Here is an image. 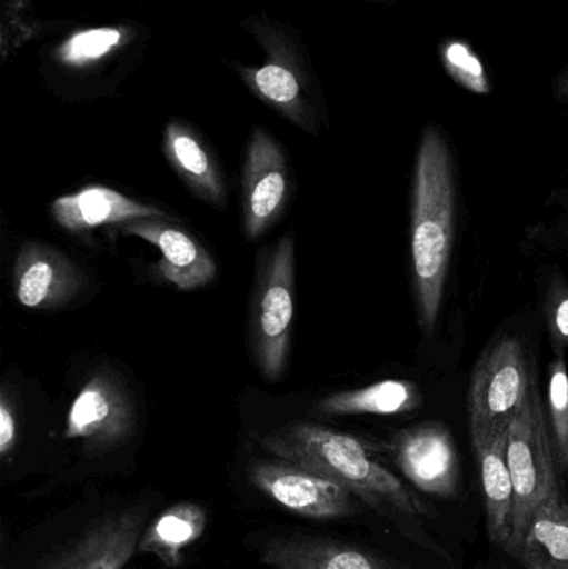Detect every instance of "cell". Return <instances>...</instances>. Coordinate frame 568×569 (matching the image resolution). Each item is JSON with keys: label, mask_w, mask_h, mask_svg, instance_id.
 <instances>
[{"label": "cell", "mask_w": 568, "mask_h": 569, "mask_svg": "<svg viewBox=\"0 0 568 569\" xmlns=\"http://www.w3.org/2000/svg\"><path fill=\"white\" fill-rule=\"evenodd\" d=\"M272 457L317 471L352 491L359 501L400 528L419 547L444 553L430 540L422 500L383 467L367 441L316 423H290L260 438Z\"/></svg>", "instance_id": "6da1fadb"}, {"label": "cell", "mask_w": 568, "mask_h": 569, "mask_svg": "<svg viewBox=\"0 0 568 569\" xmlns=\"http://www.w3.org/2000/svg\"><path fill=\"white\" fill-rule=\"evenodd\" d=\"M457 192L452 156L439 127L427 126L417 150L412 186V276L423 333L439 320L452 260Z\"/></svg>", "instance_id": "7a4b0ae2"}, {"label": "cell", "mask_w": 568, "mask_h": 569, "mask_svg": "<svg viewBox=\"0 0 568 569\" xmlns=\"http://www.w3.org/2000/svg\"><path fill=\"white\" fill-rule=\"evenodd\" d=\"M296 315V246L282 237L262 250L257 262L256 290L250 307V350L266 380L277 381L286 370Z\"/></svg>", "instance_id": "3957f363"}, {"label": "cell", "mask_w": 568, "mask_h": 569, "mask_svg": "<svg viewBox=\"0 0 568 569\" xmlns=\"http://www.w3.org/2000/svg\"><path fill=\"white\" fill-rule=\"evenodd\" d=\"M507 461L516 500L509 550V557L514 558L537 511L562 500L542 398L536 383L516 417L510 420Z\"/></svg>", "instance_id": "277c9868"}, {"label": "cell", "mask_w": 568, "mask_h": 569, "mask_svg": "<svg viewBox=\"0 0 568 569\" xmlns=\"http://www.w3.org/2000/svg\"><path fill=\"white\" fill-rule=\"evenodd\" d=\"M534 383L526 345L517 337L496 341L477 361L470 380L467 408L472 445L507 430Z\"/></svg>", "instance_id": "5b68a950"}, {"label": "cell", "mask_w": 568, "mask_h": 569, "mask_svg": "<svg viewBox=\"0 0 568 569\" xmlns=\"http://www.w3.org/2000/svg\"><path fill=\"white\" fill-rule=\"evenodd\" d=\"M249 480L273 503L309 520H342L359 511V498L352 491L292 461H256L250 465Z\"/></svg>", "instance_id": "8992f818"}, {"label": "cell", "mask_w": 568, "mask_h": 569, "mask_svg": "<svg viewBox=\"0 0 568 569\" xmlns=\"http://www.w3.org/2000/svg\"><path fill=\"white\" fill-rule=\"evenodd\" d=\"M136 423V408L126 388L110 373H96L72 401L66 437L82 441L87 453H107L130 440Z\"/></svg>", "instance_id": "52a82bcc"}, {"label": "cell", "mask_w": 568, "mask_h": 569, "mask_svg": "<svg viewBox=\"0 0 568 569\" xmlns=\"http://www.w3.org/2000/svg\"><path fill=\"white\" fill-rule=\"evenodd\" d=\"M400 473L417 490L439 498L456 497L460 461L449 428L437 421L400 430L390 445Z\"/></svg>", "instance_id": "ba28073f"}, {"label": "cell", "mask_w": 568, "mask_h": 569, "mask_svg": "<svg viewBox=\"0 0 568 569\" xmlns=\"http://www.w3.org/2000/svg\"><path fill=\"white\" fill-rule=\"evenodd\" d=\"M289 193V167L282 149L269 133L256 130L247 147L242 176V217L247 239H260L280 219Z\"/></svg>", "instance_id": "9c48e42d"}, {"label": "cell", "mask_w": 568, "mask_h": 569, "mask_svg": "<svg viewBox=\"0 0 568 569\" xmlns=\"http://www.w3.org/2000/svg\"><path fill=\"white\" fill-rule=\"evenodd\" d=\"M147 518L143 505L107 515L43 569H122L137 553Z\"/></svg>", "instance_id": "30bf717a"}, {"label": "cell", "mask_w": 568, "mask_h": 569, "mask_svg": "<svg viewBox=\"0 0 568 569\" xmlns=\"http://www.w3.org/2000/svg\"><path fill=\"white\" fill-rule=\"evenodd\" d=\"M123 236L139 237L162 253L153 267L157 276L179 290L206 287L216 279L217 266L206 247L197 242L182 227L167 219H139L120 223Z\"/></svg>", "instance_id": "8fae6325"}, {"label": "cell", "mask_w": 568, "mask_h": 569, "mask_svg": "<svg viewBox=\"0 0 568 569\" xmlns=\"http://www.w3.org/2000/svg\"><path fill=\"white\" fill-rule=\"evenodd\" d=\"M13 291L22 307L56 310L82 291V272L69 257L46 243H26L13 266Z\"/></svg>", "instance_id": "7c38bea8"}, {"label": "cell", "mask_w": 568, "mask_h": 569, "mask_svg": "<svg viewBox=\"0 0 568 569\" xmlns=\"http://www.w3.org/2000/svg\"><path fill=\"white\" fill-rule=\"evenodd\" d=\"M260 560L270 569H403L366 548L316 537L272 538Z\"/></svg>", "instance_id": "4fadbf2b"}, {"label": "cell", "mask_w": 568, "mask_h": 569, "mask_svg": "<svg viewBox=\"0 0 568 569\" xmlns=\"http://www.w3.org/2000/svg\"><path fill=\"white\" fill-rule=\"evenodd\" d=\"M53 220L69 233L82 236L103 226H120L139 219H170L153 206L137 202L109 187L92 186L59 197L50 206Z\"/></svg>", "instance_id": "5bb4252c"}, {"label": "cell", "mask_w": 568, "mask_h": 569, "mask_svg": "<svg viewBox=\"0 0 568 569\" xmlns=\"http://www.w3.org/2000/svg\"><path fill=\"white\" fill-rule=\"evenodd\" d=\"M507 440H509V428L490 440L474 445V450L479 460L490 543L509 555L516 500H514L512 475L507 461Z\"/></svg>", "instance_id": "9a60e30c"}, {"label": "cell", "mask_w": 568, "mask_h": 569, "mask_svg": "<svg viewBox=\"0 0 568 569\" xmlns=\"http://www.w3.org/2000/svg\"><path fill=\"white\" fill-rule=\"evenodd\" d=\"M163 150L170 167L199 199L222 209L227 202L226 182L202 140L179 122L167 126Z\"/></svg>", "instance_id": "2e32d148"}, {"label": "cell", "mask_w": 568, "mask_h": 569, "mask_svg": "<svg viewBox=\"0 0 568 569\" xmlns=\"http://www.w3.org/2000/svg\"><path fill=\"white\" fill-rule=\"evenodd\" d=\"M206 508L197 503H177L167 508L152 523L147 525L137 547V553L153 555L166 567L182 565L183 550L192 547L206 533Z\"/></svg>", "instance_id": "e0dca14e"}, {"label": "cell", "mask_w": 568, "mask_h": 569, "mask_svg": "<svg viewBox=\"0 0 568 569\" xmlns=\"http://www.w3.org/2000/svg\"><path fill=\"white\" fill-rule=\"evenodd\" d=\"M422 391L407 380H383L357 390L329 395L317 403L319 413L330 417H353V415H377L392 417L419 410L422 407Z\"/></svg>", "instance_id": "ac0fdd59"}, {"label": "cell", "mask_w": 568, "mask_h": 569, "mask_svg": "<svg viewBox=\"0 0 568 569\" xmlns=\"http://www.w3.org/2000/svg\"><path fill=\"white\" fill-rule=\"evenodd\" d=\"M514 560L526 569H568L567 501H554L537 511Z\"/></svg>", "instance_id": "d6986e66"}, {"label": "cell", "mask_w": 568, "mask_h": 569, "mask_svg": "<svg viewBox=\"0 0 568 569\" xmlns=\"http://www.w3.org/2000/svg\"><path fill=\"white\" fill-rule=\"evenodd\" d=\"M440 60L447 76L469 92L489 96L490 79L479 53L462 39H447L440 43Z\"/></svg>", "instance_id": "ffe728a7"}, {"label": "cell", "mask_w": 568, "mask_h": 569, "mask_svg": "<svg viewBox=\"0 0 568 569\" xmlns=\"http://www.w3.org/2000/svg\"><path fill=\"white\" fill-rule=\"evenodd\" d=\"M123 40V32L113 27H100V29L82 30L62 43L59 57L63 63L72 67L87 66L102 57L109 56Z\"/></svg>", "instance_id": "44dd1931"}, {"label": "cell", "mask_w": 568, "mask_h": 569, "mask_svg": "<svg viewBox=\"0 0 568 569\" xmlns=\"http://www.w3.org/2000/svg\"><path fill=\"white\" fill-rule=\"evenodd\" d=\"M253 86L263 99L286 110L292 119L300 120L299 80L286 67L276 63L262 67L253 73Z\"/></svg>", "instance_id": "7402d4cb"}, {"label": "cell", "mask_w": 568, "mask_h": 569, "mask_svg": "<svg viewBox=\"0 0 568 569\" xmlns=\"http://www.w3.org/2000/svg\"><path fill=\"white\" fill-rule=\"evenodd\" d=\"M549 405L556 435L557 455L564 450L568 433V373L564 358H557L550 367Z\"/></svg>", "instance_id": "603a6c76"}, {"label": "cell", "mask_w": 568, "mask_h": 569, "mask_svg": "<svg viewBox=\"0 0 568 569\" xmlns=\"http://www.w3.org/2000/svg\"><path fill=\"white\" fill-rule=\"evenodd\" d=\"M17 443V417L13 400L7 390L0 397V457L9 460Z\"/></svg>", "instance_id": "cb8c5ba5"}, {"label": "cell", "mask_w": 568, "mask_h": 569, "mask_svg": "<svg viewBox=\"0 0 568 569\" xmlns=\"http://www.w3.org/2000/svg\"><path fill=\"white\" fill-rule=\"evenodd\" d=\"M550 327L557 343L566 347L568 345V293H564L550 311Z\"/></svg>", "instance_id": "d4e9b609"}, {"label": "cell", "mask_w": 568, "mask_h": 569, "mask_svg": "<svg viewBox=\"0 0 568 569\" xmlns=\"http://www.w3.org/2000/svg\"><path fill=\"white\" fill-rule=\"evenodd\" d=\"M557 96L568 100V69L564 70L556 80Z\"/></svg>", "instance_id": "484cf974"}, {"label": "cell", "mask_w": 568, "mask_h": 569, "mask_svg": "<svg viewBox=\"0 0 568 569\" xmlns=\"http://www.w3.org/2000/svg\"><path fill=\"white\" fill-rule=\"evenodd\" d=\"M559 461L564 465V467H568V433L566 445H564V450L560 451Z\"/></svg>", "instance_id": "4316f807"}, {"label": "cell", "mask_w": 568, "mask_h": 569, "mask_svg": "<svg viewBox=\"0 0 568 569\" xmlns=\"http://www.w3.org/2000/svg\"><path fill=\"white\" fill-rule=\"evenodd\" d=\"M562 237H564V240H566V242L568 243V217L566 220V227H564V230H562Z\"/></svg>", "instance_id": "83f0119b"}]
</instances>
